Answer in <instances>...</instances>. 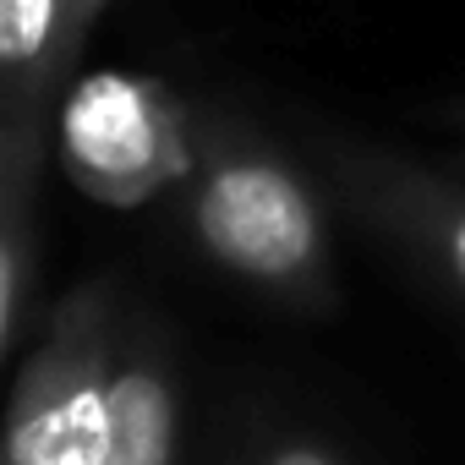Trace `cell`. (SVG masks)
Listing matches in <instances>:
<instances>
[{
  "label": "cell",
  "instance_id": "obj_1",
  "mask_svg": "<svg viewBox=\"0 0 465 465\" xmlns=\"http://www.w3.org/2000/svg\"><path fill=\"white\" fill-rule=\"evenodd\" d=\"M186 230L213 269L296 312L334 307L329 219L312 181L252 121L197 110Z\"/></svg>",
  "mask_w": 465,
  "mask_h": 465
},
{
  "label": "cell",
  "instance_id": "obj_8",
  "mask_svg": "<svg viewBox=\"0 0 465 465\" xmlns=\"http://www.w3.org/2000/svg\"><path fill=\"white\" fill-rule=\"evenodd\" d=\"M247 465H345V454H340V449H329L323 438L291 432V438H269Z\"/></svg>",
  "mask_w": 465,
  "mask_h": 465
},
{
  "label": "cell",
  "instance_id": "obj_3",
  "mask_svg": "<svg viewBox=\"0 0 465 465\" xmlns=\"http://www.w3.org/2000/svg\"><path fill=\"white\" fill-rule=\"evenodd\" d=\"M61 164L77 192L110 208L153 203L186 186L197 159V110L164 83L132 72H88L61 99Z\"/></svg>",
  "mask_w": 465,
  "mask_h": 465
},
{
  "label": "cell",
  "instance_id": "obj_5",
  "mask_svg": "<svg viewBox=\"0 0 465 465\" xmlns=\"http://www.w3.org/2000/svg\"><path fill=\"white\" fill-rule=\"evenodd\" d=\"M181 454V372L170 329L121 307L110 345V443L104 465H175Z\"/></svg>",
  "mask_w": 465,
  "mask_h": 465
},
{
  "label": "cell",
  "instance_id": "obj_9",
  "mask_svg": "<svg viewBox=\"0 0 465 465\" xmlns=\"http://www.w3.org/2000/svg\"><path fill=\"white\" fill-rule=\"evenodd\" d=\"M104 6L110 0H61V61H66V72L77 66V55H83V45H88Z\"/></svg>",
  "mask_w": 465,
  "mask_h": 465
},
{
  "label": "cell",
  "instance_id": "obj_2",
  "mask_svg": "<svg viewBox=\"0 0 465 465\" xmlns=\"http://www.w3.org/2000/svg\"><path fill=\"white\" fill-rule=\"evenodd\" d=\"M115 318L121 302L104 280L77 285L50 307L39 340L17 356L6 465H104Z\"/></svg>",
  "mask_w": 465,
  "mask_h": 465
},
{
  "label": "cell",
  "instance_id": "obj_7",
  "mask_svg": "<svg viewBox=\"0 0 465 465\" xmlns=\"http://www.w3.org/2000/svg\"><path fill=\"white\" fill-rule=\"evenodd\" d=\"M28 170H0V351L23 356L39 307V230Z\"/></svg>",
  "mask_w": 465,
  "mask_h": 465
},
{
  "label": "cell",
  "instance_id": "obj_4",
  "mask_svg": "<svg viewBox=\"0 0 465 465\" xmlns=\"http://www.w3.org/2000/svg\"><path fill=\"white\" fill-rule=\"evenodd\" d=\"M318 170L345 208H356L372 230L411 247L438 280L465 296V186L361 143L323 137Z\"/></svg>",
  "mask_w": 465,
  "mask_h": 465
},
{
  "label": "cell",
  "instance_id": "obj_6",
  "mask_svg": "<svg viewBox=\"0 0 465 465\" xmlns=\"http://www.w3.org/2000/svg\"><path fill=\"white\" fill-rule=\"evenodd\" d=\"M61 83V0H0V170H45V115Z\"/></svg>",
  "mask_w": 465,
  "mask_h": 465
}]
</instances>
